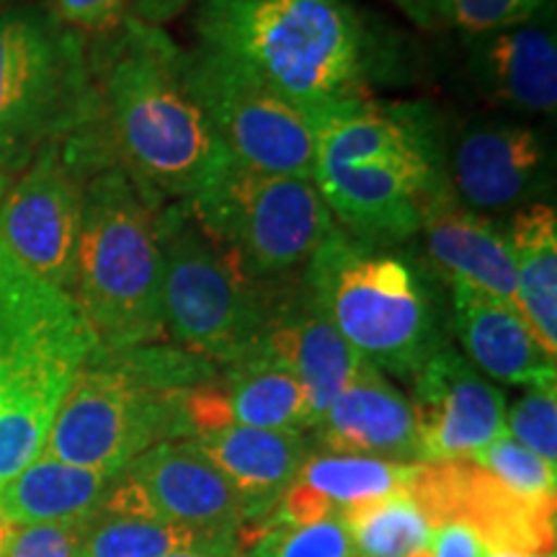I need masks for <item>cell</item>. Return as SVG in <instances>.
I'll return each instance as SVG.
<instances>
[{
    "label": "cell",
    "instance_id": "cell-41",
    "mask_svg": "<svg viewBox=\"0 0 557 557\" xmlns=\"http://www.w3.org/2000/svg\"><path fill=\"white\" fill-rule=\"evenodd\" d=\"M24 3H32V0H0V13L16 9V5H24Z\"/></svg>",
    "mask_w": 557,
    "mask_h": 557
},
{
    "label": "cell",
    "instance_id": "cell-31",
    "mask_svg": "<svg viewBox=\"0 0 557 557\" xmlns=\"http://www.w3.org/2000/svg\"><path fill=\"white\" fill-rule=\"evenodd\" d=\"M470 459L478 468H483L493 478H498L506 487H511L513 493H519V496L537 500L557 498L555 465H547L545 459L529 451L527 447H521L508 434L498 436L496 442L487 444L485 449H480Z\"/></svg>",
    "mask_w": 557,
    "mask_h": 557
},
{
    "label": "cell",
    "instance_id": "cell-13",
    "mask_svg": "<svg viewBox=\"0 0 557 557\" xmlns=\"http://www.w3.org/2000/svg\"><path fill=\"white\" fill-rule=\"evenodd\" d=\"M103 504L150 513L212 545L235 549L246 529V504L194 438L163 442L139 455L111 483Z\"/></svg>",
    "mask_w": 557,
    "mask_h": 557
},
{
    "label": "cell",
    "instance_id": "cell-8",
    "mask_svg": "<svg viewBox=\"0 0 557 557\" xmlns=\"http://www.w3.org/2000/svg\"><path fill=\"white\" fill-rule=\"evenodd\" d=\"M191 218L256 287L305 271L336 230L315 181L225 160L186 201Z\"/></svg>",
    "mask_w": 557,
    "mask_h": 557
},
{
    "label": "cell",
    "instance_id": "cell-10",
    "mask_svg": "<svg viewBox=\"0 0 557 557\" xmlns=\"http://www.w3.org/2000/svg\"><path fill=\"white\" fill-rule=\"evenodd\" d=\"M111 163L99 129L45 145L0 199V248L70 295L83 191L88 178Z\"/></svg>",
    "mask_w": 557,
    "mask_h": 557
},
{
    "label": "cell",
    "instance_id": "cell-6",
    "mask_svg": "<svg viewBox=\"0 0 557 557\" xmlns=\"http://www.w3.org/2000/svg\"><path fill=\"white\" fill-rule=\"evenodd\" d=\"M160 209L139 194L122 165L88 178L70 297L99 348L163 344V246Z\"/></svg>",
    "mask_w": 557,
    "mask_h": 557
},
{
    "label": "cell",
    "instance_id": "cell-17",
    "mask_svg": "<svg viewBox=\"0 0 557 557\" xmlns=\"http://www.w3.org/2000/svg\"><path fill=\"white\" fill-rule=\"evenodd\" d=\"M312 431L320 449L338 455L421 462L408 398L369 361H361Z\"/></svg>",
    "mask_w": 557,
    "mask_h": 557
},
{
    "label": "cell",
    "instance_id": "cell-20",
    "mask_svg": "<svg viewBox=\"0 0 557 557\" xmlns=\"http://www.w3.org/2000/svg\"><path fill=\"white\" fill-rule=\"evenodd\" d=\"M465 41L472 81L485 101L529 114H553L557 37L547 16Z\"/></svg>",
    "mask_w": 557,
    "mask_h": 557
},
{
    "label": "cell",
    "instance_id": "cell-34",
    "mask_svg": "<svg viewBox=\"0 0 557 557\" xmlns=\"http://www.w3.org/2000/svg\"><path fill=\"white\" fill-rule=\"evenodd\" d=\"M83 521L29 524L9 532L0 557H78Z\"/></svg>",
    "mask_w": 557,
    "mask_h": 557
},
{
    "label": "cell",
    "instance_id": "cell-37",
    "mask_svg": "<svg viewBox=\"0 0 557 557\" xmlns=\"http://www.w3.org/2000/svg\"><path fill=\"white\" fill-rule=\"evenodd\" d=\"M389 3L423 32L449 29L451 0H389Z\"/></svg>",
    "mask_w": 557,
    "mask_h": 557
},
{
    "label": "cell",
    "instance_id": "cell-3",
    "mask_svg": "<svg viewBox=\"0 0 557 557\" xmlns=\"http://www.w3.org/2000/svg\"><path fill=\"white\" fill-rule=\"evenodd\" d=\"M312 181L344 233L372 246L416 238L449 189L444 137L418 103L367 99L318 122Z\"/></svg>",
    "mask_w": 557,
    "mask_h": 557
},
{
    "label": "cell",
    "instance_id": "cell-16",
    "mask_svg": "<svg viewBox=\"0 0 557 557\" xmlns=\"http://www.w3.org/2000/svg\"><path fill=\"white\" fill-rule=\"evenodd\" d=\"M447 176L472 212H506L534 205L549 189L553 156L545 137L527 124H478L457 139Z\"/></svg>",
    "mask_w": 557,
    "mask_h": 557
},
{
    "label": "cell",
    "instance_id": "cell-18",
    "mask_svg": "<svg viewBox=\"0 0 557 557\" xmlns=\"http://www.w3.org/2000/svg\"><path fill=\"white\" fill-rule=\"evenodd\" d=\"M261 346L302 382L312 426L364 361L336 331V325L312 305L305 287L289 295L276 289L269 292V320Z\"/></svg>",
    "mask_w": 557,
    "mask_h": 557
},
{
    "label": "cell",
    "instance_id": "cell-43",
    "mask_svg": "<svg viewBox=\"0 0 557 557\" xmlns=\"http://www.w3.org/2000/svg\"><path fill=\"white\" fill-rule=\"evenodd\" d=\"M3 194H5V178L0 176V199H3Z\"/></svg>",
    "mask_w": 557,
    "mask_h": 557
},
{
    "label": "cell",
    "instance_id": "cell-35",
    "mask_svg": "<svg viewBox=\"0 0 557 557\" xmlns=\"http://www.w3.org/2000/svg\"><path fill=\"white\" fill-rule=\"evenodd\" d=\"M47 5L83 37H107L129 16V0H47Z\"/></svg>",
    "mask_w": 557,
    "mask_h": 557
},
{
    "label": "cell",
    "instance_id": "cell-30",
    "mask_svg": "<svg viewBox=\"0 0 557 557\" xmlns=\"http://www.w3.org/2000/svg\"><path fill=\"white\" fill-rule=\"evenodd\" d=\"M62 398H29L0 408V485L45 451Z\"/></svg>",
    "mask_w": 557,
    "mask_h": 557
},
{
    "label": "cell",
    "instance_id": "cell-33",
    "mask_svg": "<svg viewBox=\"0 0 557 557\" xmlns=\"http://www.w3.org/2000/svg\"><path fill=\"white\" fill-rule=\"evenodd\" d=\"M555 0H451L449 29L465 39L480 37L547 16Z\"/></svg>",
    "mask_w": 557,
    "mask_h": 557
},
{
    "label": "cell",
    "instance_id": "cell-22",
    "mask_svg": "<svg viewBox=\"0 0 557 557\" xmlns=\"http://www.w3.org/2000/svg\"><path fill=\"white\" fill-rule=\"evenodd\" d=\"M451 310L468 361L480 374L524 387L555 382V357L540 346L511 302L455 284Z\"/></svg>",
    "mask_w": 557,
    "mask_h": 557
},
{
    "label": "cell",
    "instance_id": "cell-24",
    "mask_svg": "<svg viewBox=\"0 0 557 557\" xmlns=\"http://www.w3.org/2000/svg\"><path fill=\"white\" fill-rule=\"evenodd\" d=\"M114 478L41 451L29 468L0 485V521L9 527L86 521L109 496Z\"/></svg>",
    "mask_w": 557,
    "mask_h": 557
},
{
    "label": "cell",
    "instance_id": "cell-19",
    "mask_svg": "<svg viewBox=\"0 0 557 557\" xmlns=\"http://www.w3.org/2000/svg\"><path fill=\"white\" fill-rule=\"evenodd\" d=\"M418 235H423L431 274L449 287L465 284L513 305L517 271L506 230L465 207L451 186L431 201Z\"/></svg>",
    "mask_w": 557,
    "mask_h": 557
},
{
    "label": "cell",
    "instance_id": "cell-39",
    "mask_svg": "<svg viewBox=\"0 0 557 557\" xmlns=\"http://www.w3.org/2000/svg\"><path fill=\"white\" fill-rule=\"evenodd\" d=\"M160 557H230V553H218V549H178Z\"/></svg>",
    "mask_w": 557,
    "mask_h": 557
},
{
    "label": "cell",
    "instance_id": "cell-5",
    "mask_svg": "<svg viewBox=\"0 0 557 557\" xmlns=\"http://www.w3.org/2000/svg\"><path fill=\"white\" fill-rule=\"evenodd\" d=\"M426 274L431 269L395 246L361 243L336 227L305 267L302 287L361 359L413 380L447 346Z\"/></svg>",
    "mask_w": 557,
    "mask_h": 557
},
{
    "label": "cell",
    "instance_id": "cell-12",
    "mask_svg": "<svg viewBox=\"0 0 557 557\" xmlns=\"http://www.w3.org/2000/svg\"><path fill=\"white\" fill-rule=\"evenodd\" d=\"M189 86L230 158L261 173L312 178L318 122L308 111L199 47L189 52Z\"/></svg>",
    "mask_w": 557,
    "mask_h": 557
},
{
    "label": "cell",
    "instance_id": "cell-14",
    "mask_svg": "<svg viewBox=\"0 0 557 557\" xmlns=\"http://www.w3.org/2000/svg\"><path fill=\"white\" fill-rule=\"evenodd\" d=\"M408 498L431 529L462 524L483 549L555 555V500L527 498L472 459L416 462Z\"/></svg>",
    "mask_w": 557,
    "mask_h": 557
},
{
    "label": "cell",
    "instance_id": "cell-1",
    "mask_svg": "<svg viewBox=\"0 0 557 557\" xmlns=\"http://www.w3.org/2000/svg\"><path fill=\"white\" fill-rule=\"evenodd\" d=\"M197 47L312 120L372 99L393 60L385 34L351 0H199Z\"/></svg>",
    "mask_w": 557,
    "mask_h": 557
},
{
    "label": "cell",
    "instance_id": "cell-38",
    "mask_svg": "<svg viewBox=\"0 0 557 557\" xmlns=\"http://www.w3.org/2000/svg\"><path fill=\"white\" fill-rule=\"evenodd\" d=\"M194 0H129V16L145 21V24L163 26L165 21L176 18Z\"/></svg>",
    "mask_w": 557,
    "mask_h": 557
},
{
    "label": "cell",
    "instance_id": "cell-25",
    "mask_svg": "<svg viewBox=\"0 0 557 557\" xmlns=\"http://www.w3.org/2000/svg\"><path fill=\"white\" fill-rule=\"evenodd\" d=\"M517 271L513 308L547 354H557V214L545 201L517 209L506 230Z\"/></svg>",
    "mask_w": 557,
    "mask_h": 557
},
{
    "label": "cell",
    "instance_id": "cell-11",
    "mask_svg": "<svg viewBox=\"0 0 557 557\" xmlns=\"http://www.w3.org/2000/svg\"><path fill=\"white\" fill-rule=\"evenodd\" d=\"M96 346L75 299L0 248V408L65 398Z\"/></svg>",
    "mask_w": 557,
    "mask_h": 557
},
{
    "label": "cell",
    "instance_id": "cell-28",
    "mask_svg": "<svg viewBox=\"0 0 557 557\" xmlns=\"http://www.w3.org/2000/svg\"><path fill=\"white\" fill-rule=\"evenodd\" d=\"M344 519L357 557H408L431 537V524L408 496L364 504Z\"/></svg>",
    "mask_w": 557,
    "mask_h": 557
},
{
    "label": "cell",
    "instance_id": "cell-36",
    "mask_svg": "<svg viewBox=\"0 0 557 557\" xmlns=\"http://www.w3.org/2000/svg\"><path fill=\"white\" fill-rule=\"evenodd\" d=\"M483 547L475 534L462 524H447L431 529V537L423 547H418L408 557H480Z\"/></svg>",
    "mask_w": 557,
    "mask_h": 557
},
{
    "label": "cell",
    "instance_id": "cell-4",
    "mask_svg": "<svg viewBox=\"0 0 557 557\" xmlns=\"http://www.w3.org/2000/svg\"><path fill=\"white\" fill-rule=\"evenodd\" d=\"M209 380L212 364L184 348L96 346L54 413L45 455L120 475L156 444L191 438L186 398Z\"/></svg>",
    "mask_w": 557,
    "mask_h": 557
},
{
    "label": "cell",
    "instance_id": "cell-2",
    "mask_svg": "<svg viewBox=\"0 0 557 557\" xmlns=\"http://www.w3.org/2000/svg\"><path fill=\"white\" fill-rule=\"evenodd\" d=\"M90 52L111 158L150 205L189 201L225 148L189 86V52L135 16Z\"/></svg>",
    "mask_w": 557,
    "mask_h": 557
},
{
    "label": "cell",
    "instance_id": "cell-40",
    "mask_svg": "<svg viewBox=\"0 0 557 557\" xmlns=\"http://www.w3.org/2000/svg\"><path fill=\"white\" fill-rule=\"evenodd\" d=\"M480 557H555V555H527V553H498V549H483Z\"/></svg>",
    "mask_w": 557,
    "mask_h": 557
},
{
    "label": "cell",
    "instance_id": "cell-15",
    "mask_svg": "<svg viewBox=\"0 0 557 557\" xmlns=\"http://www.w3.org/2000/svg\"><path fill=\"white\" fill-rule=\"evenodd\" d=\"M410 385L421 462L470 459L506 434L504 393L451 346L438 348Z\"/></svg>",
    "mask_w": 557,
    "mask_h": 557
},
{
    "label": "cell",
    "instance_id": "cell-32",
    "mask_svg": "<svg viewBox=\"0 0 557 557\" xmlns=\"http://www.w3.org/2000/svg\"><path fill=\"white\" fill-rule=\"evenodd\" d=\"M506 434L521 447L545 459L557 462V385L529 387L521 398L506 410Z\"/></svg>",
    "mask_w": 557,
    "mask_h": 557
},
{
    "label": "cell",
    "instance_id": "cell-21",
    "mask_svg": "<svg viewBox=\"0 0 557 557\" xmlns=\"http://www.w3.org/2000/svg\"><path fill=\"white\" fill-rule=\"evenodd\" d=\"M194 442L240 493L248 517L243 532L271 519L278 500L297 480L302 462L315 449L305 431L256 429L240 423L201 431Z\"/></svg>",
    "mask_w": 557,
    "mask_h": 557
},
{
    "label": "cell",
    "instance_id": "cell-26",
    "mask_svg": "<svg viewBox=\"0 0 557 557\" xmlns=\"http://www.w3.org/2000/svg\"><path fill=\"white\" fill-rule=\"evenodd\" d=\"M218 387L233 423L256 429H312L302 382L261 344L230 364Z\"/></svg>",
    "mask_w": 557,
    "mask_h": 557
},
{
    "label": "cell",
    "instance_id": "cell-29",
    "mask_svg": "<svg viewBox=\"0 0 557 557\" xmlns=\"http://www.w3.org/2000/svg\"><path fill=\"white\" fill-rule=\"evenodd\" d=\"M238 547L256 557H357L351 532L341 513L289 524L269 519L238 537Z\"/></svg>",
    "mask_w": 557,
    "mask_h": 557
},
{
    "label": "cell",
    "instance_id": "cell-9",
    "mask_svg": "<svg viewBox=\"0 0 557 557\" xmlns=\"http://www.w3.org/2000/svg\"><path fill=\"white\" fill-rule=\"evenodd\" d=\"M163 318L178 348L209 364H235L261 344L269 289L256 287L209 240L184 201L160 209Z\"/></svg>",
    "mask_w": 557,
    "mask_h": 557
},
{
    "label": "cell",
    "instance_id": "cell-27",
    "mask_svg": "<svg viewBox=\"0 0 557 557\" xmlns=\"http://www.w3.org/2000/svg\"><path fill=\"white\" fill-rule=\"evenodd\" d=\"M178 549L233 553L150 513L124 511L109 504L96 508L81 527L78 557H160Z\"/></svg>",
    "mask_w": 557,
    "mask_h": 557
},
{
    "label": "cell",
    "instance_id": "cell-23",
    "mask_svg": "<svg viewBox=\"0 0 557 557\" xmlns=\"http://www.w3.org/2000/svg\"><path fill=\"white\" fill-rule=\"evenodd\" d=\"M413 465L312 449L271 519L305 524L331 513L344 517L354 508L382 498L408 496Z\"/></svg>",
    "mask_w": 557,
    "mask_h": 557
},
{
    "label": "cell",
    "instance_id": "cell-42",
    "mask_svg": "<svg viewBox=\"0 0 557 557\" xmlns=\"http://www.w3.org/2000/svg\"><path fill=\"white\" fill-rule=\"evenodd\" d=\"M230 557H256V555H250L248 549H243V547H235L233 553H230Z\"/></svg>",
    "mask_w": 557,
    "mask_h": 557
},
{
    "label": "cell",
    "instance_id": "cell-7",
    "mask_svg": "<svg viewBox=\"0 0 557 557\" xmlns=\"http://www.w3.org/2000/svg\"><path fill=\"white\" fill-rule=\"evenodd\" d=\"M101 124L88 41L41 0L0 13V176Z\"/></svg>",
    "mask_w": 557,
    "mask_h": 557
}]
</instances>
